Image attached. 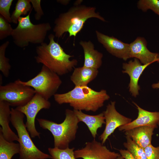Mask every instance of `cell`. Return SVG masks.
<instances>
[{
    "instance_id": "30",
    "label": "cell",
    "mask_w": 159,
    "mask_h": 159,
    "mask_svg": "<svg viewBox=\"0 0 159 159\" xmlns=\"http://www.w3.org/2000/svg\"><path fill=\"white\" fill-rule=\"evenodd\" d=\"M32 4L36 13L35 14V19L37 20L40 19L42 16L44 15V13L41 6V0H30Z\"/></svg>"
},
{
    "instance_id": "27",
    "label": "cell",
    "mask_w": 159,
    "mask_h": 159,
    "mask_svg": "<svg viewBox=\"0 0 159 159\" xmlns=\"http://www.w3.org/2000/svg\"><path fill=\"white\" fill-rule=\"evenodd\" d=\"M11 25L1 15H0V40L11 35L13 30Z\"/></svg>"
},
{
    "instance_id": "11",
    "label": "cell",
    "mask_w": 159,
    "mask_h": 159,
    "mask_svg": "<svg viewBox=\"0 0 159 159\" xmlns=\"http://www.w3.org/2000/svg\"><path fill=\"white\" fill-rule=\"evenodd\" d=\"M74 153L76 159H116L121 155L120 153L110 151L95 139L86 142L84 148L74 150Z\"/></svg>"
},
{
    "instance_id": "7",
    "label": "cell",
    "mask_w": 159,
    "mask_h": 159,
    "mask_svg": "<svg viewBox=\"0 0 159 159\" xmlns=\"http://www.w3.org/2000/svg\"><path fill=\"white\" fill-rule=\"evenodd\" d=\"M15 81L32 87L36 93L47 100L56 94L62 83L59 75L44 65L33 78L26 82L19 79Z\"/></svg>"
},
{
    "instance_id": "17",
    "label": "cell",
    "mask_w": 159,
    "mask_h": 159,
    "mask_svg": "<svg viewBox=\"0 0 159 159\" xmlns=\"http://www.w3.org/2000/svg\"><path fill=\"white\" fill-rule=\"evenodd\" d=\"M155 128L150 126L136 127L125 132L126 136L129 137L137 145L145 148L151 144L153 131Z\"/></svg>"
},
{
    "instance_id": "20",
    "label": "cell",
    "mask_w": 159,
    "mask_h": 159,
    "mask_svg": "<svg viewBox=\"0 0 159 159\" xmlns=\"http://www.w3.org/2000/svg\"><path fill=\"white\" fill-rule=\"evenodd\" d=\"M98 69L83 67H75L70 79L75 87L87 86L98 75Z\"/></svg>"
},
{
    "instance_id": "16",
    "label": "cell",
    "mask_w": 159,
    "mask_h": 159,
    "mask_svg": "<svg viewBox=\"0 0 159 159\" xmlns=\"http://www.w3.org/2000/svg\"><path fill=\"white\" fill-rule=\"evenodd\" d=\"M79 44L82 47L84 52L83 66L98 69L102 64L103 54L95 49L94 44L90 40H81Z\"/></svg>"
},
{
    "instance_id": "24",
    "label": "cell",
    "mask_w": 159,
    "mask_h": 159,
    "mask_svg": "<svg viewBox=\"0 0 159 159\" xmlns=\"http://www.w3.org/2000/svg\"><path fill=\"white\" fill-rule=\"evenodd\" d=\"M74 148L68 147L59 149L55 147L49 148L48 151L52 159H76L74 157Z\"/></svg>"
},
{
    "instance_id": "19",
    "label": "cell",
    "mask_w": 159,
    "mask_h": 159,
    "mask_svg": "<svg viewBox=\"0 0 159 159\" xmlns=\"http://www.w3.org/2000/svg\"><path fill=\"white\" fill-rule=\"evenodd\" d=\"M73 110L80 122H82L86 124L92 137L95 139L98 129L105 123L103 112L97 115H90L84 113L82 111Z\"/></svg>"
},
{
    "instance_id": "15",
    "label": "cell",
    "mask_w": 159,
    "mask_h": 159,
    "mask_svg": "<svg viewBox=\"0 0 159 159\" xmlns=\"http://www.w3.org/2000/svg\"><path fill=\"white\" fill-rule=\"evenodd\" d=\"M138 111L137 118L130 123L121 126L118 128L120 131L125 132L136 127L143 126L157 127L159 122V112H152L145 110L139 107L134 102Z\"/></svg>"
},
{
    "instance_id": "25",
    "label": "cell",
    "mask_w": 159,
    "mask_h": 159,
    "mask_svg": "<svg viewBox=\"0 0 159 159\" xmlns=\"http://www.w3.org/2000/svg\"><path fill=\"white\" fill-rule=\"evenodd\" d=\"M9 44V42L7 41L0 46V70L6 77H9L11 68V65L9 62V59L5 56L6 50Z\"/></svg>"
},
{
    "instance_id": "9",
    "label": "cell",
    "mask_w": 159,
    "mask_h": 159,
    "mask_svg": "<svg viewBox=\"0 0 159 159\" xmlns=\"http://www.w3.org/2000/svg\"><path fill=\"white\" fill-rule=\"evenodd\" d=\"M51 103L49 101L37 93L26 105L16 107L17 110L26 115V121L25 125L26 129L32 138H40V133L36 130L35 119L39 112L42 109H49Z\"/></svg>"
},
{
    "instance_id": "14",
    "label": "cell",
    "mask_w": 159,
    "mask_h": 159,
    "mask_svg": "<svg viewBox=\"0 0 159 159\" xmlns=\"http://www.w3.org/2000/svg\"><path fill=\"white\" fill-rule=\"evenodd\" d=\"M151 64H143L136 58L123 63L122 73L127 74L130 77L128 87L132 96L136 97L139 95L140 88L138 82L140 77L144 70Z\"/></svg>"
},
{
    "instance_id": "5",
    "label": "cell",
    "mask_w": 159,
    "mask_h": 159,
    "mask_svg": "<svg viewBox=\"0 0 159 159\" xmlns=\"http://www.w3.org/2000/svg\"><path fill=\"white\" fill-rule=\"evenodd\" d=\"M31 12L25 17L19 18L18 25L11 35L14 44L20 47L27 46L29 43L41 44L44 42L47 32L52 29L48 22L32 23L30 19Z\"/></svg>"
},
{
    "instance_id": "3",
    "label": "cell",
    "mask_w": 159,
    "mask_h": 159,
    "mask_svg": "<svg viewBox=\"0 0 159 159\" xmlns=\"http://www.w3.org/2000/svg\"><path fill=\"white\" fill-rule=\"evenodd\" d=\"M95 7L84 5H74L68 11L61 13L55 19L53 29L55 36L59 39L63 34L68 32L69 37L74 38L82 29L86 21L91 18H96L105 21L99 13L96 12Z\"/></svg>"
},
{
    "instance_id": "33",
    "label": "cell",
    "mask_w": 159,
    "mask_h": 159,
    "mask_svg": "<svg viewBox=\"0 0 159 159\" xmlns=\"http://www.w3.org/2000/svg\"><path fill=\"white\" fill-rule=\"evenodd\" d=\"M152 87L154 89H159V82L157 83L153 84L152 85Z\"/></svg>"
},
{
    "instance_id": "18",
    "label": "cell",
    "mask_w": 159,
    "mask_h": 159,
    "mask_svg": "<svg viewBox=\"0 0 159 159\" xmlns=\"http://www.w3.org/2000/svg\"><path fill=\"white\" fill-rule=\"evenodd\" d=\"M6 102L0 101V127L4 139L9 142L18 141V136L12 131L9 126L11 120V109Z\"/></svg>"
},
{
    "instance_id": "28",
    "label": "cell",
    "mask_w": 159,
    "mask_h": 159,
    "mask_svg": "<svg viewBox=\"0 0 159 159\" xmlns=\"http://www.w3.org/2000/svg\"><path fill=\"white\" fill-rule=\"evenodd\" d=\"M13 1V0H0V15L9 23L12 22L9 10Z\"/></svg>"
},
{
    "instance_id": "1",
    "label": "cell",
    "mask_w": 159,
    "mask_h": 159,
    "mask_svg": "<svg viewBox=\"0 0 159 159\" xmlns=\"http://www.w3.org/2000/svg\"><path fill=\"white\" fill-rule=\"evenodd\" d=\"M55 36L50 34L48 44L43 42L37 46L35 57L37 63H41L58 75L71 72L78 63L77 60L70 59L74 57L66 53L61 45L54 40Z\"/></svg>"
},
{
    "instance_id": "23",
    "label": "cell",
    "mask_w": 159,
    "mask_h": 159,
    "mask_svg": "<svg viewBox=\"0 0 159 159\" xmlns=\"http://www.w3.org/2000/svg\"><path fill=\"white\" fill-rule=\"evenodd\" d=\"M126 142L124 143V147L136 159H147L144 149L135 143L129 137L126 136Z\"/></svg>"
},
{
    "instance_id": "4",
    "label": "cell",
    "mask_w": 159,
    "mask_h": 159,
    "mask_svg": "<svg viewBox=\"0 0 159 159\" xmlns=\"http://www.w3.org/2000/svg\"><path fill=\"white\" fill-rule=\"evenodd\" d=\"M65 117L64 121L59 124L42 118H37L42 128L51 133L54 139V147L65 149L74 140L80 122L73 110L67 109L65 110Z\"/></svg>"
},
{
    "instance_id": "2",
    "label": "cell",
    "mask_w": 159,
    "mask_h": 159,
    "mask_svg": "<svg viewBox=\"0 0 159 159\" xmlns=\"http://www.w3.org/2000/svg\"><path fill=\"white\" fill-rule=\"evenodd\" d=\"M58 104H68L74 110L95 112L103 106L110 98L105 90H95L87 86L75 87L65 93H56L54 96Z\"/></svg>"
},
{
    "instance_id": "35",
    "label": "cell",
    "mask_w": 159,
    "mask_h": 159,
    "mask_svg": "<svg viewBox=\"0 0 159 159\" xmlns=\"http://www.w3.org/2000/svg\"><path fill=\"white\" fill-rule=\"evenodd\" d=\"M158 125L159 126V122H158Z\"/></svg>"
},
{
    "instance_id": "6",
    "label": "cell",
    "mask_w": 159,
    "mask_h": 159,
    "mask_svg": "<svg viewBox=\"0 0 159 159\" xmlns=\"http://www.w3.org/2000/svg\"><path fill=\"white\" fill-rule=\"evenodd\" d=\"M24 117L23 113L15 108H11L10 122L19 138V159H52L50 155L42 151L33 142L24 123Z\"/></svg>"
},
{
    "instance_id": "8",
    "label": "cell",
    "mask_w": 159,
    "mask_h": 159,
    "mask_svg": "<svg viewBox=\"0 0 159 159\" xmlns=\"http://www.w3.org/2000/svg\"><path fill=\"white\" fill-rule=\"evenodd\" d=\"M36 93L31 87L16 81L0 85V101L7 102L10 106L17 107L26 105Z\"/></svg>"
},
{
    "instance_id": "13",
    "label": "cell",
    "mask_w": 159,
    "mask_h": 159,
    "mask_svg": "<svg viewBox=\"0 0 159 159\" xmlns=\"http://www.w3.org/2000/svg\"><path fill=\"white\" fill-rule=\"evenodd\" d=\"M147 42L143 37H138L129 44L130 57L138 59L143 64L159 63V54L150 51L147 47Z\"/></svg>"
},
{
    "instance_id": "10",
    "label": "cell",
    "mask_w": 159,
    "mask_h": 159,
    "mask_svg": "<svg viewBox=\"0 0 159 159\" xmlns=\"http://www.w3.org/2000/svg\"><path fill=\"white\" fill-rule=\"evenodd\" d=\"M115 103V101H111L107 106L105 110L103 112L105 126L103 132L99 137L102 144L117 128L132 121L131 119L123 116L117 111Z\"/></svg>"
},
{
    "instance_id": "26",
    "label": "cell",
    "mask_w": 159,
    "mask_h": 159,
    "mask_svg": "<svg viewBox=\"0 0 159 159\" xmlns=\"http://www.w3.org/2000/svg\"><path fill=\"white\" fill-rule=\"evenodd\" d=\"M137 5L138 8L143 12L150 9L159 16L158 0H140Z\"/></svg>"
},
{
    "instance_id": "34",
    "label": "cell",
    "mask_w": 159,
    "mask_h": 159,
    "mask_svg": "<svg viewBox=\"0 0 159 159\" xmlns=\"http://www.w3.org/2000/svg\"><path fill=\"white\" fill-rule=\"evenodd\" d=\"M116 159H125L121 155L118 157Z\"/></svg>"
},
{
    "instance_id": "22",
    "label": "cell",
    "mask_w": 159,
    "mask_h": 159,
    "mask_svg": "<svg viewBox=\"0 0 159 159\" xmlns=\"http://www.w3.org/2000/svg\"><path fill=\"white\" fill-rule=\"evenodd\" d=\"M30 0H18L16 4L15 10L11 15L12 22L17 24L21 15H26L31 11L32 6Z\"/></svg>"
},
{
    "instance_id": "29",
    "label": "cell",
    "mask_w": 159,
    "mask_h": 159,
    "mask_svg": "<svg viewBox=\"0 0 159 159\" xmlns=\"http://www.w3.org/2000/svg\"><path fill=\"white\" fill-rule=\"evenodd\" d=\"M144 150L147 159H159V146L155 147L150 144Z\"/></svg>"
},
{
    "instance_id": "12",
    "label": "cell",
    "mask_w": 159,
    "mask_h": 159,
    "mask_svg": "<svg viewBox=\"0 0 159 159\" xmlns=\"http://www.w3.org/2000/svg\"><path fill=\"white\" fill-rule=\"evenodd\" d=\"M95 33L98 42L109 53L125 61L130 58L129 44L124 43L113 36L105 34L97 30H96Z\"/></svg>"
},
{
    "instance_id": "32",
    "label": "cell",
    "mask_w": 159,
    "mask_h": 159,
    "mask_svg": "<svg viewBox=\"0 0 159 159\" xmlns=\"http://www.w3.org/2000/svg\"><path fill=\"white\" fill-rule=\"evenodd\" d=\"M57 1L62 4L64 5H66L68 4L69 2L70 1L69 0H57Z\"/></svg>"
},
{
    "instance_id": "31",
    "label": "cell",
    "mask_w": 159,
    "mask_h": 159,
    "mask_svg": "<svg viewBox=\"0 0 159 159\" xmlns=\"http://www.w3.org/2000/svg\"><path fill=\"white\" fill-rule=\"evenodd\" d=\"M119 151L120 154L125 159H136L127 150L120 149Z\"/></svg>"
},
{
    "instance_id": "21",
    "label": "cell",
    "mask_w": 159,
    "mask_h": 159,
    "mask_svg": "<svg viewBox=\"0 0 159 159\" xmlns=\"http://www.w3.org/2000/svg\"><path fill=\"white\" fill-rule=\"evenodd\" d=\"M19 144L6 140L0 130V159H11L14 155L19 153Z\"/></svg>"
}]
</instances>
